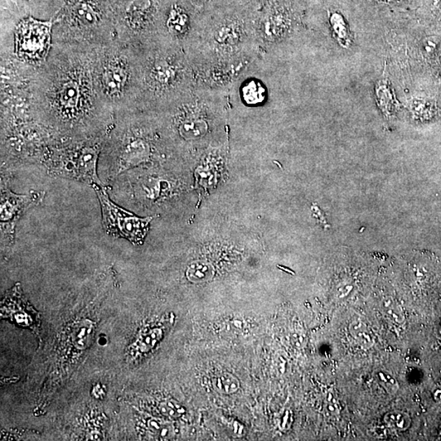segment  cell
<instances>
[{
	"label": "cell",
	"instance_id": "obj_1",
	"mask_svg": "<svg viewBox=\"0 0 441 441\" xmlns=\"http://www.w3.org/2000/svg\"><path fill=\"white\" fill-rule=\"evenodd\" d=\"M101 46L52 42L43 65L27 77L29 114L57 132L86 138L115 114L106 105L96 83Z\"/></svg>",
	"mask_w": 441,
	"mask_h": 441
},
{
	"label": "cell",
	"instance_id": "obj_2",
	"mask_svg": "<svg viewBox=\"0 0 441 441\" xmlns=\"http://www.w3.org/2000/svg\"><path fill=\"white\" fill-rule=\"evenodd\" d=\"M259 9L241 0H225L201 9L185 52L198 83L227 90L263 53Z\"/></svg>",
	"mask_w": 441,
	"mask_h": 441
},
{
	"label": "cell",
	"instance_id": "obj_3",
	"mask_svg": "<svg viewBox=\"0 0 441 441\" xmlns=\"http://www.w3.org/2000/svg\"><path fill=\"white\" fill-rule=\"evenodd\" d=\"M133 48L139 69L137 109L161 110L177 103L198 85L195 71L181 48L157 42Z\"/></svg>",
	"mask_w": 441,
	"mask_h": 441
},
{
	"label": "cell",
	"instance_id": "obj_4",
	"mask_svg": "<svg viewBox=\"0 0 441 441\" xmlns=\"http://www.w3.org/2000/svg\"><path fill=\"white\" fill-rule=\"evenodd\" d=\"M96 76L101 99L114 114L138 108L139 69L133 47L116 38L101 46Z\"/></svg>",
	"mask_w": 441,
	"mask_h": 441
},
{
	"label": "cell",
	"instance_id": "obj_5",
	"mask_svg": "<svg viewBox=\"0 0 441 441\" xmlns=\"http://www.w3.org/2000/svg\"><path fill=\"white\" fill-rule=\"evenodd\" d=\"M103 138L75 140L52 153L47 166L57 176L103 187L96 173V164L103 150Z\"/></svg>",
	"mask_w": 441,
	"mask_h": 441
},
{
	"label": "cell",
	"instance_id": "obj_6",
	"mask_svg": "<svg viewBox=\"0 0 441 441\" xmlns=\"http://www.w3.org/2000/svg\"><path fill=\"white\" fill-rule=\"evenodd\" d=\"M198 12L190 0H161L151 42L177 47L185 52L195 31Z\"/></svg>",
	"mask_w": 441,
	"mask_h": 441
},
{
	"label": "cell",
	"instance_id": "obj_7",
	"mask_svg": "<svg viewBox=\"0 0 441 441\" xmlns=\"http://www.w3.org/2000/svg\"><path fill=\"white\" fill-rule=\"evenodd\" d=\"M52 21L42 22L31 17L16 27L15 56L18 62L31 67L43 64L50 55Z\"/></svg>",
	"mask_w": 441,
	"mask_h": 441
},
{
	"label": "cell",
	"instance_id": "obj_8",
	"mask_svg": "<svg viewBox=\"0 0 441 441\" xmlns=\"http://www.w3.org/2000/svg\"><path fill=\"white\" fill-rule=\"evenodd\" d=\"M92 187L99 197L106 232L109 235L128 240L134 245H142L153 217L136 216L111 201L103 187Z\"/></svg>",
	"mask_w": 441,
	"mask_h": 441
},
{
	"label": "cell",
	"instance_id": "obj_9",
	"mask_svg": "<svg viewBox=\"0 0 441 441\" xmlns=\"http://www.w3.org/2000/svg\"><path fill=\"white\" fill-rule=\"evenodd\" d=\"M294 22V13L287 0H266L256 18L261 50L265 52L268 47L287 36Z\"/></svg>",
	"mask_w": 441,
	"mask_h": 441
},
{
	"label": "cell",
	"instance_id": "obj_10",
	"mask_svg": "<svg viewBox=\"0 0 441 441\" xmlns=\"http://www.w3.org/2000/svg\"><path fill=\"white\" fill-rule=\"evenodd\" d=\"M45 197V192L31 191L25 195H17L8 188H1L0 222L2 239L13 241L17 222L29 208L38 205Z\"/></svg>",
	"mask_w": 441,
	"mask_h": 441
},
{
	"label": "cell",
	"instance_id": "obj_11",
	"mask_svg": "<svg viewBox=\"0 0 441 441\" xmlns=\"http://www.w3.org/2000/svg\"><path fill=\"white\" fill-rule=\"evenodd\" d=\"M152 148L151 143L133 131L126 132L117 150V171L122 173L129 168L151 161Z\"/></svg>",
	"mask_w": 441,
	"mask_h": 441
},
{
	"label": "cell",
	"instance_id": "obj_12",
	"mask_svg": "<svg viewBox=\"0 0 441 441\" xmlns=\"http://www.w3.org/2000/svg\"><path fill=\"white\" fill-rule=\"evenodd\" d=\"M328 21L333 36L343 48H348L352 43V34L345 17L338 8H329L327 12Z\"/></svg>",
	"mask_w": 441,
	"mask_h": 441
},
{
	"label": "cell",
	"instance_id": "obj_13",
	"mask_svg": "<svg viewBox=\"0 0 441 441\" xmlns=\"http://www.w3.org/2000/svg\"><path fill=\"white\" fill-rule=\"evenodd\" d=\"M376 96L377 104H379V108L384 111V114L386 115H391L396 110L397 103L389 85L384 82H382L377 85Z\"/></svg>",
	"mask_w": 441,
	"mask_h": 441
},
{
	"label": "cell",
	"instance_id": "obj_14",
	"mask_svg": "<svg viewBox=\"0 0 441 441\" xmlns=\"http://www.w3.org/2000/svg\"><path fill=\"white\" fill-rule=\"evenodd\" d=\"M94 331V326L89 321H83L77 324L72 332V339L77 348L85 349L89 345L92 333Z\"/></svg>",
	"mask_w": 441,
	"mask_h": 441
},
{
	"label": "cell",
	"instance_id": "obj_15",
	"mask_svg": "<svg viewBox=\"0 0 441 441\" xmlns=\"http://www.w3.org/2000/svg\"><path fill=\"white\" fill-rule=\"evenodd\" d=\"M212 384L217 391L226 394L234 393L240 387L239 381L229 374L216 376L212 380Z\"/></svg>",
	"mask_w": 441,
	"mask_h": 441
},
{
	"label": "cell",
	"instance_id": "obj_16",
	"mask_svg": "<svg viewBox=\"0 0 441 441\" xmlns=\"http://www.w3.org/2000/svg\"><path fill=\"white\" fill-rule=\"evenodd\" d=\"M212 275V266L202 263L192 264L187 271V278L196 283L210 280Z\"/></svg>",
	"mask_w": 441,
	"mask_h": 441
},
{
	"label": "cell",
	"instance_id": "obj_17",
	"mask_svg": "<svg viewBox=\"0 0 441 441\" xmlns=\"http://www.w3.org/2000/svg\"><path fill=\"white\" fill-rule=\"evenodd\" d=\"M410 109L416 118L428 120L434 115L435 108L429 101L417 99L412 100Z\"/></svg>",
	"mask_w": 441,
	"mask_h": 441
},
{
	"label": "cell",
	"instance_id": "obj_18",
	"mask_svg": "<svg viewBox=\"0 0 441 441\" xmlns=\"http://www.w3.org/2000/svg\"><path fill=\"white\" fill-rule=\"evenodd\" d=\"M351 335L359 344L363 347H370L373 344L371 333L362 322L352 324L350 326Z\"/></svg>",
	"mask_w": 441,
	"mask_h": 441
},
{
	"label": "cell",
	"instance_id": "obj_19",
	"mask_svg": "<svg viewBox=\"0 0 441 441\" xmlns=\"http://www.w3.org/2000/svg\"><path fill=\"white\" fill-rule=\"evenodd\" d=\"M265 89L258 82H250L244 89L245 100L248 103H258L264 99Z\"/></svg>",
	"mask_w": 441,
	"mask_h": 441
},
{
	"label": "cell",
	"instance_id": "obj_20",
	"mask_svg": "<svg viewBox=\"0 0 441 441\" xmlns=\"http://www.w3.org/2000/svg\"><path fill=\"white\" fill-rule=\"evenodd\" d=\"M384 314L386 317H389L396 323H401L404 321L403 313H402L401 310L399 306L390 300L389 302H385L384 308Z\"/></svg>",
	"mask_w": 441,
	"mask_h": 441
},
{
	"label": "cell",
	"instance_id": "obj_21",
	"mask_svg": "<svg viewBox=\"0 0 441 441\" xmlns=\"http://www.w3.org/2000/svg\"><path fill=\"white\" fill-rule=\"evenodd\" d=\"M409 420L408 416L401 413L391 414L386 419L387 423L396 429H405L409 425Z\"/></svg>",
	"mask_w": 441,
	"mask_h": 441
},
{
	"label": "cell",
	"instance_id": "obj_22",
	"mask_svg": "<svg viewBox=\"0 0 441 441\" xmlns=\"http://www.w3.org/2000/svg\"><path fill=\"white\" fill-rule=\"evenodd\" d=\"M183 412L184 410L180 405L173 403V402H166V403L161 405V413L171 417V418H178Z\"/></svg>",
	"mask_w": 441,
	"mask_h": 441
},
{
	"label": "cell",
	"instance_id": "obj_23",
	"mask_svg": "<svg viewBox=\"0 0 441 441\" xmlns=\"http://www.w3.org/2000/svg\"><path fill=\"white\" fill-rule=\"evenodd\" d=\"M436 43L433 41H426L424 43V50L428 53H433L435 50Z\"/></svg>",
	"mask_w": 441,
	"mask_h": 441
},
{
	"label": "cell",
	"instance_id": "obj_24",
	"mask_svg": "<svg viewBox=\"0 0 441 441\" xmlns=\"http://www.w3.org/2000/svg\"><path fill=\"white\" fill-rule=\"evenodd\" d=\"M377 1L386 3V4H398L404 2L405 0H377Z\"/></svg>",
	"mask_w": 441,
	"mask_h": 441
}]
</instances>
